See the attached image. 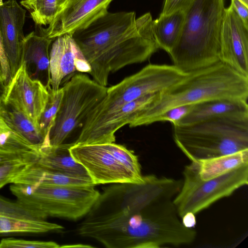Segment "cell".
I'll use <instances>...</instances> for the list:
<instances>
[{
	"label": "cell",
	"instance_id": "cell-1",
	"mask_svg": "<svg viewBox=\"0 0 248 248\" xmlns=\"http://www.w3.org/2000/svg\"><path fill=\"white\" fill-rule=\"evenodd\" d=\"M182 181L154 174L140 184L117 183L100 195L78 231L108 248H132L144 208L152 202L173 199Z\"/></svg>",
	"mask_w": 248,
	"mask_h": 248
},
{
	"label": "cell",
	"instance_id": "cell-2",
	"mask_svg": "<svg viewBox=\"0 0 248 248\" xmlns=\"http://www.w3.org/2000/svg\"><path fill=\"white\" fill-rule=\"evenodd\" d=\"M248 77L220 61L189 73L184 78L158 93L155 100L128 124H152L153 119L170 108L215 99L248 102Z\"/></svg>",
	"mask_w": 248,
	"mask_h": 248
},
{
	"label": "cell",
	"instance_id": "cell-3",
	"mask_svg": "<svg viewBox=\"0 0 248 248\" xmlns=\"http://www.w3.org/2000/svg\"><path fill=\"white\" fill-rule=\"evenodd\" d=\"M224 0H192L184 9L180 35L169 54L173 65L189 73L220 61Z\"/></svg>",
	"mask_w": 248,
	"mask_h": 248
},
{
	"label": "cell",
	"instance_id": "cell-4",
	"mask_svg": "<svg viewBox=\"0 0 248 248\" xmlns=\"http://www.w3.org/2000/svg\"><path fill=\"white\" fill-rule=\"evenodd\" d=\"M173 125L175 144L191 162L248 149V118L221 117Z\"/></svg>",
	"mask_w": 248,
	"mask_h": 248
},
{
	"label": "cell",
	"instance_id": "cell-5",
	"mask_svg": "<svg viewBox=\"0 0 248 248\" xmlns=\"http://www.w3.org/2000/svg\"><path fill=\"white\" fill-rule=\"evenodd\" d=\"M158 49L153 19L150 13H146L137 18L130 32L86 59L91 69L89 74L95 82L107 87L111 73L146 61Z\"/></svg>",
	"mask_w": 248,
	"mask_h": 248
},
{
	"label": "cell",
	"instance_id": "cell-6",
	"mask_svg": "<svg viewBox=\"0 0 248 248\" xmlns=\"http://www.w3.org/2000/svg\"><path fill=\"white\" fill-rule=\"evenodd\" d=\"M95 186L62 187L13 184L16 201L48 217L77 220L85 216L100 193Z\"/></svg>",
	"mask_w": 248,
	"mask_h": 248
},
{
	"label": "cell",
	"instance_id": "cell-7",
	"mask_svg": "<svg viewBox=\"0 0 248 248\" xmlns=\"http://www.w3.org/2000/svg\"><path fill=\"white\" fill-rule=\"evenodd\" d=\"M188 74L173 64L147 65L138 72L108 88L105 96L90 112L84 123L93 121L143 96L159 93Z\"/></svg>",
	"mask_w": 248,
	"mask_h": 248
},
{
	"label": "cell",
	"instance_id": "cell-8",
	"mask_svg": "<svg viewBox=\"0 0 248 248\" xmlns=\"http://www.w3.org/2000/svg\"><path fill=\"white\" fill-rule=\"evenodd\" d=\"M63 95L48 135L50 146H57L76 129L82 127L90 112L105 96L108 88L85 74H75L62 87Z\"/></svg>",
	"mask_w": 248,
	"mask_h": 248
},
{
	"label": "cell",
	"instance_id": "cell-9",
	"mask_svg": "<svg viewBox=\"0 0 248 248\" xmlns=\"http://www.w3.org/2000/svg\"><path fill=\"white\" fill-rule=\"evenodd\" d=\"M183 173L181 187L172 200L180 218L188 213L195 215L248 184V164L206 181L200 178L195 162Z\"/></svg>",
	"mask_w": 248,
	"mask_h": 248
},
{
	"label": "cell",
	"instance_id": "cell-10",
	"mask_svg": "<svg viewBox=\"0 0 248 248\" xmlns=\"http://www.w3.org/2000/svg\"><path fill=\"white\" fill-rule=\"evenodd\" d=\"M136 22L135 12L107 11L71 35L87 59L130 32Z\"/></svg>",
	"mask_w": 248,
	"mask_h": 248
},
{
	"label": "cell",
	"instance_id": "cell-11",
	"mask_svg": "<svg viewBox=\"0 0 248 248\" xmlns=\"http://www.w3.org/2000/svg\"><path fill=\"white\" fill-rule=\"evenodd\" d=\"M71 154L86 170L94 185L117 183L140 184L144 181L119 162L104 144H76Z\"/></svg>",
	"mask_w": 248,
	"mask_h": 248
},
{
	"label": "cell",
	"instance_id": "cell-12",
	"mask_svg": "<svg viewBox=\"0 0 248 248\" xmlns=\"http://www.w3.org/2000/svg\"><path fill=\"white\" fill-rule=\"evenodd\" d=\"M156 93L143 96L89 123H84L75 141L76 144H100L114 142L115 133L129 124L138 113L151 104Z\"/></svg>",
	"mask_w": 248,
	"mask_h": 248
},
{
	"label": "cell",
	"instance_id": "cell-13",
	"mask_svg": "<svg viewBox=\"0 0 248 248\" xmlns=\"http://www.w3.org/2000/svg\"><path fill=\"white\" fill-rule=\"evenodd\" d=\"M112 0H65L46 28L40 26L41 35L54 39L87 26L107 11Z\"/></svg>",
	"mask_w": 248,
	"mask_h": 248
},
{
	"label": "cell",
	"instance_id": "cell-14",
	"mask_svg": "<svg viewBox=\"0 0 248 248\" xmlns=\"http://www.w3.org/2000/svg\"><path fill=\"white\" fill-rule=\"evenodd\" d=\"M220 61L248 77V26L238 16L232 4L225 10Z\"/></svg>",
	"mask_w": 248,
	"mask_h": 248
},
{
	"label": "cell",
	"instance_id": "cell-15",
	"mask_svg": "<svg viewBox=\"0 0 248 248\" xmlns=\"http://www.w3.org/2000/svg\"><path fill=\"white\" fill-rule=\"evenodd\" d=\"M91 66L71 35L54 38L49 51V86L57 91L78 73L90 74Z\"/></svg>",
	"mask_w": 248,
	"mask_h": 248
},
{
	"label": "cell",
	"instance_id": "cell-16",
	"mask_svg": "<svg viewBox=\"0 0 248 248\" xmlns=\"http://www.w3.org/2000/svg\"><path fill=\"white\" fill-rule=\"evenodd\" d=\"M48 96V88L40 81L32 79L27 73L24 63H22L6 85L3 100L16 106L38 126Z\"/></svg>",
	"mask_w": 248,
	"mask_h": 248
},
{
	"label": "cell",
	"instance_id": "cell-17",
	"mask_svg": "<svg viewBox=\"0 0 248 248\" xmlns=\"http://www.w3.org/2000/svg\"><path fill=\"white\" fill-rule=\"evenodd\" d=\"M26 13L16 0H7L0 6V36L11 78L22 64Z\"/></svg>",
	"mask_w": 248,
	"mask_h": 248
},
{
	"label": "cell",
	"instance_id": "cell-18",
	"mask_svg": "<svg viewBox=\"0 0 248 248\" xmlns=\"http://www.w3.org/2000/svg\"><path fill=\"white\" fill-rule=\"evenodd\" d=\"M54 39L34 31L25 36L22 55L29 76L40 81L46 87L49 86V47Z\"/></svg>",
	"mask_w": 248,
	"mask_h": 248
},
{
	"label": "cell",
	"instance_id": "cell-19",
	"mask_svg": "<svg viewBox=\"0 0 248 248\" xmlns=\"http://www.w3.org/2000/svg\"><path fill=\"white\" fill-rule=\"evenodd\" d=\"M221 117L248 118V102L215 99L194 105L191 110L174 124H187Z\"/></svg>",
	"mask_w": 248,
	"mask_h": 248
},
{
	"label": "cell",
	"instance_id": "cell-20",
	"mask_svg": "<svg viewBox=\"0 0 248 248\" xmlns=\"http://www.w3.org/2000/svg\"><path fill=\"white\" fill-rule=\"evenodd\" d=\"M0 116L9 128L40 149L46 139L37 125L16 106L3 100L0 102Z\"/></svg>",
	"mask_w": 248,
	"mask_h": 248
},
{
	"label": "cell",
	"instance_id": "cell-21",
	"mask_svg": "<svg viewBox=\"0 0 248 248\" xmlns=\"http://www.w3.org/2000/svg\"><path fill=\"white\" fill-rule=\"evenodd\" d=\"M73 143H63L57 146L48 145L41 148L37 164L55 172L89 175L83 166L72 156L70 148Z\"/></svg>",
	"mask_w": 248,
	"mask_h": 248
},
{
	"label": "cell",
	"instance_id": "cell-22",
	"mask_svg": "<svg viewBox=\"0 0 248 248\" xmlns=\"http://www.w3.org/2000/svg\"><path fill=\"white\" fill-rule=\"evenodd\" d=\"M198 174L203 181L222 175L248 164V149L210 158L198 160Z\"/></svg>",
	"mask_w": 248,
	"mask_h": 248
},
{
	"label": "cell",
	"instance_id": "cell-23",
	"mask_svg": "<svg viewBox=\"0 0 248 248\" xmlns=\"http://www.w3.org/2000/svg\"><path fill=\"white\" fill-rule=\"evenodd\" d=\"M185 20L183 10L166 15H160L153 20V30L159 48L170 53L180 35Z\"/></svg>",
	"mask_w": 248,
	"mask_h": 248
},
{
	"label": "cell",
	"instance_id": "cell-24",
	"mask_svg": "<svg viewBox=\"0 0 248 248\" xmlns=\"http://www.w3.org/2000/svg\"><path fill=\"white\" fill-rule=\"evenodd\" d=\"M40 153L37 151H9L0 149V189L23 170L37 162Z\"/></svg>",
	"mask_w": 248,
	"mask_h": 248
},
{
	"label": "cell",
	"instance_id": "cell-25",
	"mask_svg": "<svg viewBox=\"0 0 248 248\" xmlns=\"http://www.w3.org/2000/svg\"><path fill=\"white\" fill-rule=\"evenodd\" d=\"M63 229L62 226L45 220L22 219L0 215V233H44Z\"/></svg>",
	"mask_w": 248,
	"mask_h": 248
},
{
	"label": "cell",
	"instance_id": "cell-26",
	"mask_svg": "<svg viewBox=\"0 0 248 248\" xmlns=\"http://www.w3.org/2000/svg\"><path fill=\"white\" fill-rule=\"evenodd\" d=\"M20 3L39 26L49 25L59 11L58 0H21Z\"/></svg>",
	"mask_w": 248,
	"mask_h": 248
},
{
	"label": "cell",
	"instance_id": "cell-27",
	"mask_svg": "<svg viewBox=\"0 0 248 248\" xmlns=\"http://www.w3.org/2000/svg\"><path fill=\"white\" fill-rule=\"evenodd\" d=\"M47 88L48 100L38 122V127L46 139L43 147L49 145L48 141L49 131L54 124L63 95L62 87L57 91H53L50 86Z\"/></svg>",
	"mask_w": 248,
	"mask_h": 248
},
{
	"label": "cell",
	"instance_id": "cell-28",
	"mask_svg": "<svg viewBox=\"0 0 248 248\" xmlns=\"http://www.w3.org/2000/svg\"><path fill=\"white\" fill-rule=\"evenodd\" d=\"M105 148L124 167L140 178H143L138 157L133 151L114 142L104 144Z\"/></svg>",
	"mask_w": 248,
	"mask_h": 248
},
{
	"label": "cell",
	"instance_id": "cell-29",
	"mask_svg": "<svg viewBox=\"0 0 248 248\" xmlns=\"http://www.w3.org/2000/svg\"><path fill=\"white\" fill-rule=\"evenodd\" d=\"M0 215L33 220H45L41 212L27 207L18 202L8 201L0 196Z\"/></svg>",
	"mask_w": 248,
	"mask_h": 248
},
{
	"label": "cell",
	"instance_id": "cell-30",
	"mask_svg": "<svg viewBox=\"0 0 248 248\" xmlns=\"http://www.w3.org/2000/svg\"><path fill=\"white\" fill-rule=\"evenodd\" d=\"M0 149L9 151H37L40 149L16 132L10 130L0 133Z\"/></svg>",
	"mask_w": 248,
	"mask_h": 248
},
{
	"label": "cell",
	"instance_id": "cell-31",
	"mask_svg": "<svg viewBox=\"0 0 248 248\" xmlns=\"http://www.w3.org/2000/svg\"><path fill=\"white\" fill-rule=\"evenodd\" d=\"M58 243L53 241L28 240L14 238H3L0 241V248H58Z\"/></svg>",
	"mask_w": 248,
	"mask_h": 248
},
{
	"label": "cell",
	"instance_id": "cell-32",
	"mask_svg": "<svg viewBox=\"0 0 248 248\" xmlns=\"http://www.w3.org/2000/svg\"><path fill=\"white\" fill-rule=\"evenodd\" d=\"M194 105L180 106L170 108L155 117L152 124L157 122H169L177 124L193 108Z\"/></svg>",
	"mask_w": 248,
	"mask_h": 248
},
{
	"label": "cell",
	"instance_id": "cell-33",
	"mask_svg": "<svg viewBox=\"0 0 248 248\" xmlns=\"http://www.w3.org/2000/svg\"><path fill=\"white\" fill-rule=\"evenodd\" d=\"M192 0H164L160 15H166L184 9Z\"/></svg>",
	"mask_w": 248,
	"mask_h": 248
},
{
	"label": "cell",
	"instance_id": "cell-34",
	"mask_svg": "<svg viewBox=\"0 0 248 248\" xmlns=\"http://www.w3.org/2000/svg\"><path fill=\"white\" fill-rule=\"evenodd\" d=\"M231 4L239 17L248 26V6L239 0H231Z\"/></svg>",
	"mask_w": 248,
	"mask_h": 248
},
{
	"label": "cell",
	"instance_id": "cell-35",
	"mask_svg": "<svg viewBox=\"0 0 248 248\" xmlns=\"http://www.w3.org/2000/svg\"><path fill=\"white\" fill-rule=\"evenodd\" d=\"M0 61L1 63V65L2 67L3 75H4V83L6 85H7L9 82L11 77L10 70L9 66L8 63L7 62V59L5 56L2 44L0 39Z\"/></svg>",
	"mask_w": 248,
	"mask_h": 248
},
{
	"label": "cell",
	"instance_id": "cell-36",
	"mask_svg": "<svg viewBox=\"0 0 248 248\" xmlns=\"http://www.w3.org/2000/svg\"><path fill=\"white\" fill-rule=\"evenodd\" d=\"M195 215L192 213H188L182 217L183 224L188 228H192L196 224Z\"/></svg>",
	"mask_w": 248,
	"mask_h": 248
},
{
	"label": "cell",
	"instance_id": "cell-37",
	"mask_svg": "<svg viewBox=\"0 0 248 248\" xmlns=\"http://www.w3.org/2000/svg\"><path fill=\"white\" fill-rule=\"evenodd\" d=\"M6 90V85L4 80L0 78V102L4 99Z\"/></svg>",
	"mask_w": 248,
	"mask_h": 248
},
{
	"label": "cell",
	"instance_id": "cell-38",
	"mask_svg": "<svg viewBox=\"0 0 248 248\" xmlns=\"http://www.w3.org/2000/svg\"><path fill=\"white\" fill-rule=\"evenodd\" d=\"M11 130L0 116V133Z\"/></svg>",
	"mask_w": 248,
	"mask_h": 248
},
{
	"label": "cell",
	"instance_id": "cell-39",
	"mask_svg": "<svg viewBox=\"0 0 248 248\" xmlns=\"http://www.w3.org/2000/svg\"><path fill=\"white\" fill-rule=\"evenodd\" d=\"M64 247L67 248V247H92L90 246L82 245L80 244V245H78V246H77V245L62 246H61L60 248H64Z\"/></svg>",
	"mask_w": 248,
	"mask_h": 248
},
{
	"label": "cell",
	"instance_id": "cell-40",
	"mask_svg": "<svg viewBox=\"0 0 248 248\" xmlns=\"http://www.w3.org/2000/svg\"><path fill=\"white\" fill-rule=\"evenodd\" d=\"M0 78H2L4 81L3 72L2 67L1 65L0 61Z\"/></svg>",
	"mask_w": 248,
	"mask_h": 248
},
{
	"label": "cell",
	"instance_id": "cell-41",
	"mask_svg": "<svg viewBox=\"0 0 248 248\" xmlns=\"http://www.w3.org/2000/svg\"><path fill=\"white\" fill-rule=\"evenodd\" d=\"M65 1V0H58V4L59 7V10Z\"/></svg>",
	"mask_w": 248,
	"mask_h": 248
},
{
	"label": "cell",
	"instance_id": "cell-42",
	"mask_svg": "<svg viewBox=\"0 0 248 248\" xmlns=\"http://www.w3.org/2000/svg\"><path fill=\"white\" fill-rule=\"evenodd\" d=\"M248 6V0H239Z\"/></svg>",
	"mask_w": 248,
	"mask_h": 248
},
{
	"label": "cell",
	"instance_id": "cell-43",
	"mask_svg": "<svg viewBox=\"0 0 248 248\" xmlns=\"http://www.w3.org/2000/svg\"><path fill=\"white\" fill-rule=\"evenodd\" d=\"M3 2L2 0H0V6L3 4Z\"/></svg>",
	"mask_w": 248,
	"mask_h": 248
}]
</instances>
